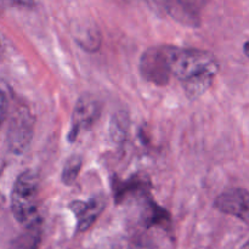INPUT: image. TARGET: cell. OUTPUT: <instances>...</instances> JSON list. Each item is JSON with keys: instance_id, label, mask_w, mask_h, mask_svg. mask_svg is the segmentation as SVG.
Returning <instances> with one entry per match:
<instances>
[{"instance_id": "cell-5", "label": "cell", "mask_w": 249, "mask_h": 249, "mask_svg": "<svg viewBox=\"0 0 249 249\" xmlns=\"http://www.w3.org/2000/svg\"><path fill=\"white\" fill-rule=\"evenodd\" d=\"M215 207L223 213L249 223V191L245 189H230L215 199Z\"/></svg>"}, {"instance_id": "cell-11", "label": "cell", "mask_w": 249, "mask_h": 249, "mask_svg": "<svg viewBox=\"0 0 249 249\" xmlns=\"http://www.w3.org/2000/svg\"><path fill=\"white\" fill-rule=\"evenodd\" d=\"M245 53L249 57V43H247L245 45Z\"/></svg>"}, {"instance_id": "cell-4", "label": "cell", "mask_w": 249, "mask_h": 249, "mask_svg": "<svg viewBox=\"0 0 249 249\" xmlns=\"http://www.w3.org/2000/svg\"><path fill=\"white\" fill-rule=\"evenodd\" d=\"M101 113V104L94 96L85 95L78 100L73 112L72 129L70 133L71 140H74L82 130L89 129Z\"/></svg>"}, {"instance_id": "cell-10", "label": "cell", "mask_w": 249, "mask_h": 249, "mask_svg": "<svg viewBox=\"0 0 249 249\" xmlns=\"http://www.w3.org/2000/svg\"><path fill=\"white\" fill-rule=\"evenodd\" d=\"M5 113H6V95L0 88V128H1V124L4 122Z\"/></svg>"}, {"instance_id": "cell-9", "label": "cell", "mask_w": 249, "mask_h": 249, "mask_svg": "<svg viewBox=\"0 0 249 249\" xmlns=\"http://www.w3.org/2000/svg\"><path fill=\"white\" fill-rule=\"evenodd\" d=\"M109 249H146V248L143 247V245L136 242V241L126 240V238H124V240L114 243V245Z\"/></svg>"}, {"instance_id": "cell-12", "label": "cell", "mask_w": 249, "mask_h": 249, "mask_svg": "<svg viewBox=\"0 0 249 249\" xmlns=\"http://www.w3.org/2000/svg\"><path fill=\"white\" fill-rule=\"evenodd\" d=\"M242 249H249V241H248V242H247V243H246V245H245V246H243V247H242Z\"/></svg>"}, {"instance_id": "cell-6", "label": "cell", "mask_w": 249, "mask_h": 249, "mask_svg": "<svg viewBox=\"0 0 249 249\" xmlns=\"http://www.w3.org/2000/svg\"><path fill=\"white\" fill-rule=\"evenodd\" d=\"M105 199L102 197H94L89 201H74L70 204V209L74 213L77 220V231L88 230L105 208Z\"/></svg>"}, {"instance_id": "cell-3", "label": "cell", "mask_w": 249, "mask_h": 249, "mask_svg": "<svg viewBox=\"0 0 249 249\" xmlns=\"http://www.w3.org/2000/svg\"><path fill=\"white\" fill-rule=\"evenodd\" d=\"M170 46H155L146 51L140 62L142 77L156 85H165L172 78L169 63Z\"/></svg>"}, {"instance_id": "cell-2", "label": "cell", "mask_w": 249, "mask_h": 249, "mask_svg": "<svg viewBox=\"0 0 249 249\" xmlns=\"http://www.w3.org/2000/svg\"><path fill=\"white\" fill-rule=\"evenodd\" d=\"M40 182L38 174L26 170L18 175L12 189L11 209L14 216L27 229L38 228L40 224Z\"/></svg>"}, {"instance_id": "cell-7", "label": "cell", "mask_w": 249, "mask_h": 249, "mask_svg": "<svg viewBox=\"0 0 249 249\" xmlns=\"http://www.w3.org/2000/svg\"><path fill=\"white\" fill-rule=\"evenodd\" d=\"M83 160L80 156H72L67 160V162L65 163V167L62 170V182L65 185H72L75 181V179L78 178V174L80 172V168H82Z\"/></svg>"}, {"instance_id": "cell-8", "label": "cell", "mask_w": 249, "mask_h": 249, "mask_svg": "<svg viewBox=\"0 0 249 249\" xmlns=\"http://www.w3.org/2000/svg\"><path fill=\"white\" fill-rule=\"evenodd\" d=\"M36 233H38V228L32 229L31 233L22 237L18 241V243H16L15 249H38V237H36Z\"/></svg>"}, {"instance_id": "cell-1", "label": "cell", "mask_w": 249, "mask_h": 249, "mask_svg": "<svg viewBox=\"0 0 249 249\" xmlns=\"http://www.w3.org/2000/svg\"><path fill=\"white\" fill-rule=\"evenodd\" d=\"M170 73L184 85L190 97H198L211 88L219 71L218 61L208 51L170 46Z\"/></svg>"}]
</instances>
